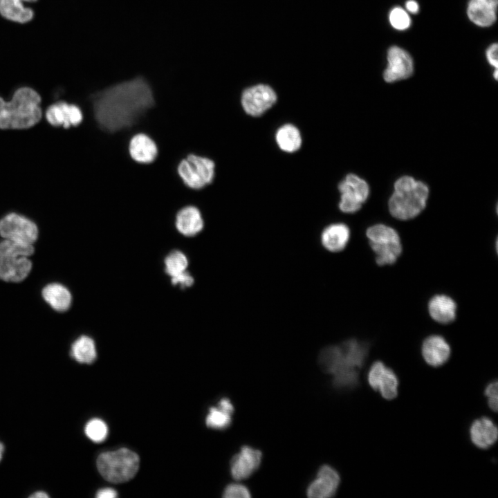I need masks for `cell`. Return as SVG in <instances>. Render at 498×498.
Segmentation results:
<instances>
[{"label": "cell", "instance_id": "obj_1", "mask_svg": "<svg viewBox=\"0 0 498 498\" xmlns=\"http://www.w3.org/2000/svg\"><path fill=\"white\" fill-rule=\"evenodd\" d=\"M90 100L98 127L108 133L131 128L156 104L151 86L140 76L98 91Z\"/></svg>", "mask_w": 498, "mask_h": 498}, {"label": "cell", "instance_id": "obj_2", "mask_svg": "<svg viewBox=\"0 0 498 498\" xmlns=\"http://www.w3.org/2000/svg\"><path fill=\"white\" fill-rule=\"evenodd\" d=\"M369 350L367 342L351 338L322 349L318 357L319 365L323 371L332 376L335 388L353 389L359 385L360 371Z\"/></svg>", "mask_w": 498, "mask_h": 498}, {"label": "cell", "instance_id": "obj_3", "mask_svg": "<svg viewBox=\"0 0 498 498\" xmlns=\"http://www.w3.org/2000/svg\"><path fill=\"white\" fill-rule=\"evenodd\" d=\"M41 97L33 89L21 87L10 101L0 97V129H24L33 127L42 116Z\"/></svg>", "mask_w": 498, "mask_h": 498}, {"label": "cell", "instance_id": "obj_4", "mask_svg": "<svg viewBox=\"0 0 498 498\" xmlns=\"http://www.w3.org/2000/svg\"><path fill=\"white\" fill-rule=\"evenodd\" d=\"M429 194L427 186L410 176H403L394 184V192L389 200L391 214L400 220L418 216L425 208Z\"/></svg>", "mask_w": 498, "mask_h": 498}, {"label": "cell", "instance_id": "obj_5", "mask_svg": "<svg viewBox=\"0 0 498 498\" xmlns=\"http://www.w3.org/2000/svg\"><path fill=\"white\" fill-rule=\"evenodd\" d=\"M35 253L33 244L3 239L0 241V280L19 283L33 269L28 258Z\"/></svg>", "mask_w": 498, "mask_h": 498}, {"label": "cell", "instance_id": "obj_6", "mask_svg": "<svg viewBox=\"0 0 498 498\" xmlns=\"http://www.w3.org/2000/svg\"><path fill=\"white\" fill-rule=\"evenodd\" d=\"M139 456L127 449L103 452L97 459V468L107 481L119 483L127 481L136 474L139 468Z\"/></svg>", "mask_w": 498, "mask_h": 498}, {"label": "cell", "instance_id": "obj_7", "mask_svg": "<svg viewBox=\"0 0 498 498\" xmlns=\"http://www.w3.org/2000/svg\"><path fill=\"white\" fill-rule=\"evenodd\" d=\"M366 236L378 265H392L398 260L403 247L400 238L393 228L376 224L367 228Z\"/></svg>", "mask_w": 498, "mask_h": 498}, {"label": "cell", "instance_id": "obj_8", "mask_svg": "<svg viewBox=\"0 0 498 498\" xmlns=\"http://www.w3.org/2000/svg\"><path fill=\"white\" fill-rule=\"evenodd\" d=\"M176 171L186 187L199 190L212 183L215 176V163L209 158L189 154L178 163Z\"/></svg>", "mask_w": 498, "mask_h": 498}, {"label": "cell", "instance_id": "obj_9", "mask_svg": "<svg viewBox=\"0 0 498 498\" xmlns=\"http://www.w3.org/2000/svg\"><path fill=\"white\" fill-rule=\"evenodd\" d=\"M0 237L33 244L38 239L39 229L37 224L28 217L10 212L0 219Z\"/></svg>", "mask_w": 498, "mask_h": 498}, {"label": "cell", "instance_id": "obj_10", "mask_svg": "<svg viewBox=\"0 0 498 498\" xmlns=\"http://www.w3.org/2000/svg\"><path fill=\"white\" fill-rule=\"evenodd\" d=\"M340 192V210L347 214L358 211L366 201L369 188L367 182L356 174L347 175L338 185Z\"/></svg>", "mask_w": 498, "mask_h": 498}, {"label": "cell", "instance_id": "obj_11", "mask_svg": "<svg viewBox=\"0 0 498 498\" xmlns=\"http://www.w3.org/2000/svg\"><path fill=\"white\" fill-rule=\"evenodd\" d=\"M277 101V94L268 85L260 84L245 89L241 95V106L251 116H260Z\"/></svg>", "mask_w": 498, "mask_h": 498}, {"label": "cell", "instance_id": "obj_12", "mask_svg": "<svg viewBox=\"0 0 498 498\" xmlns=\"http://www.w3.org/2000/svg\"><path fill=\"white\" fill-rule=\"evenodd\" d=\"M369 386L379 391L382 397L393 400L398 395V379L395 372L381 361L374 362L367 374Z\"/></svg>", "mask_w": 498, "mask_h": 498}, {"label": "cell", "instance_id": "obj_13", "mask_svg": "<svg viewBox=\"0 0 498 498\" xmlns=\"http://www.w3.org/2000/svg\"><path fill=\"white\" fill-rule=\"evenodd\" d=\"M387 61V66L383 73L387 82L408 78L413 73V60L410 55L400 47L392 46L389 49Z\"/></svg>", "mask_w": 498, "mask_h": 498}, {"label": "cell", "instance_id": "obj_14", "mask_svg": "<svg viewBox=\"0 0 498 498\" xmlns=\"http://www.w3.org/2000/svg\"><path fill=\"white\" fill-rule=\"evenodd\" d=\"M340 483L338 472L329 465H322L316 478L311 482L306 489V495L311 498H329L337 492Z\"/></svg>", "mask_w": 498, "mask_h": 498}, {"label": "cell", "instance_id": "obj_15", "mask_svg": "<svg viewBox=\"0 0 498 498\" xmlns=\"http://www.w3.org/2000/svg\"><path fill=\"white\" fill-rule=\"evenodd\" d=\"M262 453L250 446L241 447L230 461V473L236 480L248 478L260 466Z\"/></svg>", "mask_w": 498, "mask_h": 498}, {"label": "cell", "instance_id": "obj_16", "mask_svg": "<svg viewBox=\"0 0 498 498\" xmlns=\"http://www.w3.org/2000/svg\"><path fill=\"white\" fill-rule=\"evenodd\" d=\"M47 121L54 127L62 126L65 129L77 127L83 120L80 107L66 102H58L48 107L46 111Z\"/></svg>", "mask_w": 498, "mask_h": 498}, {"label": "cell", "instance_id": "obj_17", "mask_svg": "<svg viewBox=\"0 0 498 498\" xmlns=\"http://www.w3.org/2000/svg\"><path fill=\"white\" fill-rule=\"evenodd\" d=\"M128 151L134 162L142 165L154 163L158 154L156 142L144 133H138L131 137L128 145Z\"/></svg>", "mask_w": 498, "mask_h": 498}, {"label": "cell", "instance_id": "obj_18", "mask_svg": "<svg viewBox=\"0 0 498 498\" xmlns=\"http://www.w3.org/2000/svg\"><path fill=\"white\" fill-rule=\"evenodd\" d=\"M421 354L427 365L438 367L448 360L451 354V348L443 337L432 335L423 340Z\"/></svg>", "mask_w": 498, "mask_h": 498}, {"label": "cell", "instance_id": "obj_19", "mask_svg": "<svg viewBox=\"0 0 498 498\" xmlns=\"http://www.w3.org/2000/svg\"><path fill=\"white\" fill-rule=\"evenodd\" d=\"M350 236V229L346 224L331 223L322 230L320 238V243L329 252H340L348 245Z\"/></svg>", "mask_w": 498, "mask_h": 498}, {"label": "cell", "instance_id": "obj_20", "mask_svg": "<svg viewBox=\"0 0 498 498\" xmlns=\"http://www.w3.org/2000/svg\"><path fill=\"white\" fill-rule=\"evenodd\" d=\"M472 443L480 449L492 446L498 437V430L492 420L483 416L474 420L470 427Z\"/></svg>", "mask_w": 498, "mask_h": 498}, {"label": "cell", "instance_id": "obj_21", "mask_svg": "<svg viewBox=\"0 0 498 498\" xmlns=\"http://www.w3.org/2000/svg\"><path fill=\"white\" fill-rule=\"evenodd\" d=\"M497 0H470L467 8L468 17L479 26H490L497 19Z\"/></svg>", "mask_w": 498, "mask_h": 498}, {"label": "cell", "instance_id": "obj_22", "mask_svg": "<svg viewBox=\"0 0 498 498\" xmlns=\"http://www.w3.org/2000/svg\"><path fill=\"white\" fill-rule=\"evenodd\" d=\"M175 225L184 236L193 237L204 227V221L200 210L194 205H187L178 210L176 215Z\"/></svg>", "mask_w": 498, "mask_h": 498}, {"label": "cell", "instance_id": "obj_23", "mask_svg": "<svg viewBox=\"0 0 498 498\" xmlns=\"http://www.w3.org/2000/svg\"><path fill=\"white\" fill-rule=\"evenodd\" d=\"M42 297L54 311L63 313L72 304V295L64 285L58 282L47 284L42 289Z\"/></svg>", "mask_w": 498, "mask_h": 498}, {"label": "cell", "instance_id": "obj_24", "mask_svg": "<svg viewBox=\"0 0 498 498\" xmlns=\"http://www.w3.org/2000/svg\"><path fill=\"white\" fill-rule=\"evenodd\" d=\"M427 307L430 317L439 323L450 324L456 318V304L448 295H435L429 301Z\"/></svg>", "mask_w": 498, "mask_h": 498}, {"label": "cell", "instance_id": "obj_25", "mask_svg": "<svg viewBox=\"0 0 498 498\" xmlns=\"http://www.w3.org/2000/svg\"><path fill=\"white\" fill-rule=\"evenodd\" d=\"M234 410L232 403L228 398H221L217 407H212L206 417L205 423L208 427L223 430L231 425L232 414Z\"/></svg>", "mask_w": 498, "mask_h": 498}, {"label": "cell", "instance_id": "obj_26", "mask_svg": "<svg viewBox=\"0 0 498 498\" xmlns=\"http://www.w3.org/2000/svg\"><path fill=\"white\" fill-rule=\"evenodd\" d=\"M37 0H0V14L8 20L17 23H27L34 15L33 10L24 3Z\"/></svg>", "mask_w": 498, "mask_h": 498}, {"label": "cell", "instance_id": "obj_27", "mask_svg": "<svg viewBox=\"0 0 498 498\" xmlns=\"http://www.w3.org/2000/svg\"><path fill=\"white\" fill-rule=\"evenodd\" d=\"M275 140L279 149L287 153L297 151L302 145L300 132L292 124H285L280 127L276 132Z\"/></svg>", "mask_w": 498, "mask_h": 498}, {"label": "cell", "instance_id": "obj_28", "mask_svg": "<svg viewBox=\"0 0 498 498\" xmlns=\"http://www.w3.org/2000/svg\"><path fill=\"white\" fill-rule=\"evenodd\" d=\"M71 356L80 363L93 362L97 357L94 340L87 335L80 336L71 344Z\"/></svg>", "mask_w": 498, "mask_h": 498}, {"label": "cell", "instance_id": "obj_29", "mask_svg": "<svg viewBox=\"0 0 498 498\" xmlns=\"http://www.w3.org/2000/svg\"><path fill=\"white\" fill-rule=\"evenodd\" d=\"M187 257L179 250L172 251L165 259V272L170 277L187 270Z\"/></svg>", "mask_w": 498, "mask_h": 498}, {"label": "cell", "instance_id": "obj_30", "mask_svg": "<svg viewBox=\"0 0 498 498\" xmlns=\"http://www.w3.org/2000/svg\"><path fill=\"white\" fill-rule=\"evenodd\" d=\"M84 432L92 441L100 443L105 440L108 434V428L102 420L93 418L86 424Z\"/></svg>", "mask_w": 498, "mask_h": 498}, {"label": "cell", "instance_id": "obj_31", "mask_svg": "<svg viewBox=\"0 0 498 498\" xmlns=\"http://www.w3.org/2000/svg\"><path fill=\"white\" fill-rule=\"evenodd\" d=\"M389 21L392 27L398 30L407 29L411 24V19L408 14L399 7H396L391 10Z\"/></svg>", "mask_w": 498, "mask_h": 498}, {"label": "cell", "instance_id": "obj_32", "mask_svg": "<svg viewBox=\"0 0 498 498\" xmlns=\"http://www.w3.org/2000/svg\"><path fill=\"white\" fill-rule=\"evenodd\" d=\"M223 497L225 498H249L251 495L246 486L240 483H231L225 488Z\"/></svg>", "mask_w": 498, "mask_h": 498}, {"label": "cell", "instance_id": "obj_33", "mask_svg": "<svg viewBox=\"0 0 498 498\" xmlns=\"http://www.w3.org/2000/svg\"><path fill=\"white\" fill-rule=\"evenodd\" d=\"M497 381L494 380L488 384L484 390V394L488 399V405L493 412L497 411Z\"/></svg>", "mask_w": 498, "mask_h": 498}, {"label": "cell", "instance_id": "obj_34", "mask_svg": "<svg viewBox=\"0 0 498 498\" xmlns=\"http://www.w3.org/2000/svg\"><path fill=\"white\" fill-rule=\"evenodd\" d=\"M171 282L173 285H179L181 288H187L194 284V278L187 270L180 273L176 276L171 277Z\"/></svg>", "mask_w": 498, "mask_h": 498}, {"label": "cell", "instance_id": "obj_35", "mask_svg": "<svg viewBox=\"0 0 498 498\" xmlns=\"http://www.w3.org/2000/svg\"><path fill=\"white\" fill-rule=\"evenodd\" d=\"M497 50V44H492L486 50V57L490 65L494 66L495 68H497L498 66Z\"/></svg>", "mask_w": 498, "mask_h": 498}, {"label": "cell", "instance_id": "obj_36", "mask_svg": "<svg viewBox=\"0 0 498 498\" xmlns=\"http://www.w3.org/2000/svg\"><path fill=\"white\" fill-rule=\"evenodd\" d=\"M117 495V492L109 488L100 489L96 493V497L98 498H114Z\"/></svg>", "mask_w": 498, "mask_h": 498}, {"label": "cell", "instance_id": "obj_37", "mask_svg": "<svg viewBox=\"0 0 498 498\" xmlns=\"http://www.w3.org/2000/svg\"><path fill=\"white\" fill-rule=\"evenodd\" d=\"M405 6L407 10L412 13H416L418 11V5L414 0H409L406 2Z\"/></svg>", "mask_w": 498, "mask_h": 498}, {"label": "cell", "instance_id": "obj_38", "mask_svg": "<svg viewBox=\"0 0 498 498\" xmlns=\"http://www.w3.org/2000/svg\"><path fill=\"white\" fill-rule=\"evenodd\" d=\"M48 497L49 495L43 491H37L30 495V497L33 498H47Z\"/></svg>", "mask_w": 498, "mask_h": 498}, {"label": "cell", "instance_id": "obj_39", "mask_svg": "<svg viewBox=\"0 0 498 498\" xmlns=\"http://www.w3.org/2000/svg\"><path fill=\"white\" fill-rule=\"evenodd\" d=\"M4 452V445L1 442H0V461L3 456V453Z\"/></svg>", "mask_w": 498, "mask_h": 498}, {"label": "cell", "instance_id": "obj_40", "mask_svg": "<svg viewBox=\"0 0 498 498\" xmlns=\"http://www.w3.org/2000/svg\"><path fill=\"white\" fill-rule=\"evenodd\" d=\"M497 74H498L497 68H495V73H494V77H495V80H497V77H498Z\"/></svg>", "mask_w": 498, "mask_h": 498}]
</instances>
